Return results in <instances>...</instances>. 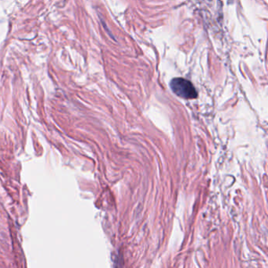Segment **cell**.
I'll use <instances>...</instances> for the list:
<instances>
[{
  "label": "cell",
  "instance_id": "6da1fadb",
  "mask_svg": "<svg viewBox=\"0 0 268 268\" xmlns=\"http://www.w3.org/2000/svg\"><path fill=\"white\" fill-rule=\"evenodd\" d=\"M170 87L177 96L184 99H194L197 97V92L191 82L184 78H174L170 82Z\"/></svg>",
  "mask_w": 268,
  "mask_h": 268
}]
</instances>
